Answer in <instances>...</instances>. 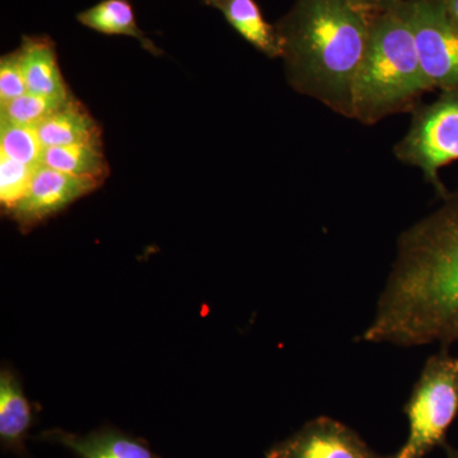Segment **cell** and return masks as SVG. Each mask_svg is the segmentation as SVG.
<instances>
[{
    "label": "cell",
    "instance_id": "obj_10",
    "mask_svg": "<svg viewBox=\"0 0 458 458\" xmlns=\"http://www.w3.org/2000/svg\"><path fill=\"white\" fill-rule=\"evenodd\" d=\"M17 51L27 92L62 102L72 98L57 63L55 42L49 36H25Z\"/></svg>",
    "mask_w": 458,
    "mask_h": 458
},
{
    "label": "cell",
    "instance_id": "obj_2",
    "mask_svg": "<svg viewBox=\"0 0 458 458\" xmlns=\"http://www.w3.org/2000/svg\"><path fill=\"white\" fill-rule=\"evenodd\" d=\"M370 18L372 12L349 0H295L276 25L292 89L352 119Z\"/></svg>",
    "mask_w": 458,
    "mask_h": 458
},
{
    "label": "cell",
    "instance_id": "obj_21",
    "mask_svg": "<svg viewBox=\"0 0 458 458\" xmlns=\"http://www.w3.org/2000/svg\"><path fill=\"white\" fill-rule=\"evenodd\" d=\"M445 13L458 29V0H442Z\"/></svg>",
    "mask_w": 458,
    "mask_h": 458
},
{
    "label": "cell",
    "instance_id": "obj_22",
    "mask_svg": "<svg viewBox=\"0 0 458 458\" xmlns=\"http://www.w3.org/2000/svg\"><path fill=\"white\" fill-rule=\"evenodd\" d=\"M448 458H458V452H452Z\"/></svg>",
    "mask_w": 458,
    "mask_h": 458
},
{
    "label": "cell",
    "instance_id": "obj_20",
    "mask_svg": "<svg viewBox=\"0 0 458 458\" xmlns=\"http://www.w3.org/2000/svg\"><path fill=\"white\" fill-rule=\"evenodd\" d=\"M349 2H352V4L357 5V7L373 12L378 11V9L393 7V5L406 2V0H349Z\"/></svg>",
    "mask_w": 458,
    "mask_h": 458
},
{
    "label": "cell",
    "instance_id": "obj_11",
    "mask_svg": "<svg viewBox=\"0 0 458 458\" xmlns=\"http://www.w3.org/2000/svg\"><path fill=\"white\" fill-rule=\"evenodd\" d=\"M218 9L229 26L256 50L270 59L280 57V45L276 25L265 20L256 0H201Z\"/></svg>",
    "mask_w": 458,
    "mask_h": 458
},
{
    "label": "cell",
    "instance_id": "obj_9",
    "mask_svg": "<svg viewBox=\"0 0 458 458\" xmlns=\"http://www.w3.org/2000/svg\"><path fill=\"white\" fill-rule=\"evenodd\" d=\"M41 438L68 448L78 458H161L146 442L113 428L93 430L84 436L50 429L42 433Z\"/></svg>",
    "mask_w": 458,
    "mask_h": 458
},
{
    "label": "cell",
    "instance_id": "obj_8",
    "mask_svg": "<svg viewBox=\"0 0 458 458\" xmlns=\"http://www.w3.org/2000/svg\"><path fill=\"white\" fill-rule=\"evenodd\" d=\"M265 458H382L354 430L335 419L318 417L276 443Z\"/></svg>",
    "mask_w": 458,
    "mask_h": 458
},
{
    "label": "cell",
    "instance_id": "obj_7",
    "mask_svg": "<svg viewBox=\"0 0 458 458\" xmlns=\"http://www.w3.org/2000/svg\"><path fill=\"white\" fill-rule=\"evenodd\" d=\"M99 185V181L73 176L41 165L33 174L25 197L21 199L9 216L26 233L74 201L95 191Z\"/></svg>",
    "mask_w": 458,
    "mask_h": 458
},
{
    "label": "cell",
    "instance_id": "obj_15",
    "mask_svg": "<svg viewBox=\"0 0 458 458\" xmlns=\"http://www.w3.org/2000/svg\"><path fill=\"white\" fill-rule=\"evenodd\" d=\"M42 165L73 176L89 177L101 183L110 171L102 141L45 148Z\"/></svg>",
    "mask_w": 458,
    "mask_h": 458
},
{
    "label": "cell",
    "instance_id": "obj_12",
    "mask_svg": "<svg viewBox=\"0 0 458 458\" xmlns=\"http://www.w3.org/2000/svg\"><path fill=\"white\" fill-rule=\"evenodd\" d=\"M45 148L102 141L101 129L86 107L71 98L59 110L36 126Z\"/></svg>",
    "mask_w": 458,
    "mask_h": 458
},
{
    "label": "cell",
    "instance_id": "obj_14",
    "mask_svg": "<svg viewBox=\"0 0 458 458\" xmlns=\"http://www.w3.org/2000/svg\"><path fill=\"white\" fill-rule=\"evenodd\" d=\"M77 21L93 31L104 35L129 36L140 42L141 47L153 55H161L146 33L141 31L135 18L134 9L129 0H102L86 11L77 14Z\"/></svg>",
    "mask_w": 458,
    "mask_h": 458
},
{
    "label": "cell",
    "instance_id": "obj_18",
    "mask_svg": "<svg viewBox=\"0 0 458 458\" xmlns=\"http://www.w3.org/2000/svg\"><path fill=\"white\" fill-rule=\"evenodd\" d=\"M38 167L0 156V203L5 213H11L21 199L25 197Z\"/></svg>",
    "mask_w": 458,
    "mask_h": 458
},
{
    "label": "cell",
    "instance_id": "obj_4",
    "mask_svg": "<svg viewBox=\"0 0 458 458\" xmlns=\"http://www.w3.org/2000/svg\"><path fill=\"white\" fill-rule=\"evenodd\" d=\"M408 439L391 458H424L458 414V357L442 351L427 360L408 403Z\"/></svg>",
    "mask_w": 458,
    "mask_h": 458
},
{
    "label": "cell",
    "instance_id": "obj_3",
    "mask_svg": "<svg viewBox=\"0 0 458 458\" xmlns=\"http://www.w3.org/2000/svg\"><path fill=\"white\" fill-rule=\"evenodd\" d=\"M433 87L414 33L396 5L372 12L369 45L352 92V119L364 125L414 110Z\"/></svg>",
    "mask_w": 458,
    "mask_h": 458
},
{
    "label": "cell",
    "instance_id": "obj_16",
    "mask_svg": "<svg viewBox=\"0 0 458 458\" xmlns=\"http://www.w3.org/2000/svg\"><path fill=\"white\" fill-rule=\"evenodd\" d=\"M44 152L45 147L35 128L0 123V156L38 167Z\"/></svg>",
    "mask_w": 458,
    "mask_h": 458
},
{
    "label": "cell",
    "instance_id": "obj_13",
    "mask_svg": "<svg viewBox=\"0 0 458 458\" xmlns=\"http://www.w3.org/2000/svg\"><path fill=\"white\" fill-rule=\"evenodd\" d=\"M33 424L32 406L12 370L0 373V442L3 448L25 454L27 434Z\"/></svg>",
    "mask_w": 458,
    "mask_h": 458
},
{
    "label": "cell",
    "instance_id": "obj_1",
    "mask_svg": "<svg viewBox=\"0 0 458 458\" xmlns=\"http://www.w3.org/2000/svg\"><path fill=\"white\" fill-rule=\"evenodd\" d=\"M401 233L361 342L419 346L458 340V186Z\"/></svg>",
    "mask_w": 458,
    "mask_h": 458
},
{
    "label": "cell",
    "instance_id": "obj_17",
    "mask_svg": "<svg viewBox=\"0 0 458 458\" xmlns=\"http://www.w3.org/2000/svg\"><path fill=\"white\" fill-rule=\"evenodd\" d=\"M65 102L27 92L7 104L0 105V123L36 128L59 110Z\"/></svg>",
    "mask_w": 458,
    "mask_h": 458
},
{
    "label": "cell",
    "instance_id": "obj_19",
    "mask_svg": "<svg viewBox=\"0 0 458 458\" xmlns=\"http://www.w3.org/2000/svg\"><path fill=\"white\" fill-rule=\"evenodd\" d=\"M27 93L25 74L20 54L12 51L0 59V105L21 98Z\"/></svg>",
    "mask_w": 458,
    "mask_h": 458
},
{
    "label": "cell",
    "instance_id": "obj_6",
    "mask_svg": "<svg viewBox=\"0 0 458 458\" xmlns=\"http://www.w3.org/2000/svg\"><path fill=\"white\" fill-rule=\"evenodd\" d=\"M414 33L421 65L433 89L458 90V29L442 0H406L396 4Z\"/></svg>",
    "mask_w": 458,
    "mask_h": 458
},
{
    "label": "cell",
    "instance_id": "obj_5",
    "mask_svg": "<svg viewBox=\"0 0 458 458\" xmlns=\"http://www.w3.org/2000/svg\"><path fill=\"white\" fill-rule=\"evenodd\" d=\"M394 155L401 164L418 168L439 198L445 197L448 190L439 171L458 161V90L441 92L436 101L415 107Z\"/></svg>",
    "mask_w": 458,
    "mask_h": 458
}]
</instances>
